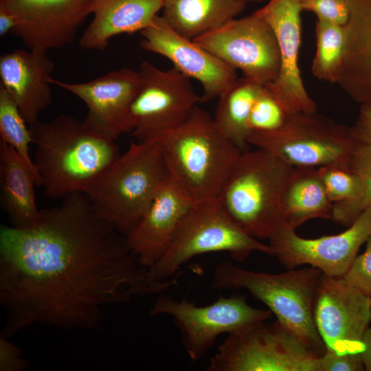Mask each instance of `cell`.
<instances>
[{"mask_svg":"<svg viewBox=\"0 0 371 371\" xmlns=\"http://www.w3.org/2000/svg\"><path fill=\"white\" fill-rule=\"evenodd\" d=\"M138 71L140 85L129 110L131 133L138 142L155 141L180 124L201 96L174 67L162 70L144 61Z\"/></svg>","mask_w":371,"mask_h":371,"instance_id":"obj_11","label":"cell"},{"mask_svg":"<svg viewBox=\"0 0 371 371\" xmlns=\"http://www.w3.org/2000/svg\"><path fill=\"white\" fill-rule=\"evenodd\" d=\"M196 203L171 178L164 183L126 236L128 247L142 266L149 269L160 259Z\"/></svg>","mask_w":371,"mask_h":371,"instance_id":"obj_19","label":"cell"},{"mask_svg":"<svg viewBox=\"0 0 371 371\" xmlns=\"http://www.w3.org/2000/svg\"><path fill=\"white\" fill-rule=\"evenodd\" d=\"M333 207L317 168L294 167L281 198L286 225L295 230L310 219H331Z\"/></svg>","mask_w":371,"mask_h":371,"instance_id":"obj_25","label":"cell"},{"mask_svg":"<svg viewBox=\"0 0 371 371\" xmlns=\"http://www.w3.org/2000/svg\"><path fill=\"white\" fill-rule=\"evenodd\" d=\"M350 17L336 83L360 106L371 107V0H347Z\"/></svg>","mask_w":371,"mask_h":371,"instance_id":"obj_21","label":"cell"},{"mask_svg":"<svg viewBox=\"0 0 371 371\" xmlns=\"http://www.w3.org/2000/svg\"><path fill=\"white\" fill-rule=\"evenodd\" d=\"M163 0H97L93 18L79 39L80 48L104 50L111 38L148 27L162 10Z\"/></svg>","mask_w":371,"mask_h":371,"instance_id":"obj_22","label":"cell"},{"mask_svg":"<svg viewBox=\"0 0 371 371\" xmlns=\"http://www.w3.org/2000/svg\"><path fill=\"white\" fill-rule=\"evenodd\" d=\"M293 169L265 150H244L232 165L218 200L247 234L269 239L286 225L281 198Z\"/></svg>","mask_w":371,"mask_h":371,"instance_id":"obj_6","label":"cell"},{"mask_svg":"<svg viewBox=\"0 0 371 371\" xmlns=\"http://www.w3.org/2000/svg\"><path fill=\"white\" fill-rule=\"evenodd\" d=\"M170 178L157 141H133L84 193L95 212L126 236Z\"/></svg>","mask_w":371,"mask_h":371,"instance_id":"obj_4","label":"cell"},{"mask_svg":"<svg viewBox=\"0 0 371 371\" xmlns=\"http://www.w3.org/2000/svg\"><path fill=\"white\" fill-rule=\"evenodd\" d=\"M155 141L171 179L195 202L218 199L243 152L198 105L180 124Z\"/></svg>","mask_w":371,"mask_h":371,"instance_id":"obj_3","label":"cell"},{"mask_svg":"<svg viewBox=\"0 0 371 371\" xmlns=\"http://www.w3.org/2000/svg\"><path fill=\"white\" fill-rule=\"evenodd\" d=\"M97 0H0V8L16 21L13 31L29 49L63 48L71 44Z\"/></svg>","mask_w":371,"mask_h":371,"instance_id":"obj_15","label":"cell"},{"mask_svg":"<svg viewBox=\"0 0 371 371\" xmlns=\"http://www.w3.org/2000/svg\"><path fill=\"white\" fill-rule=\"evenodd\" d=\"M16 26L14 16L7 10L0 8V36L3 37L9 32H13Z\"/></svg>","mask_w":371,"mask_h":371,"instance_id":"obj_38","label":"cell"},{"mask_svg":"<svg viewBox=\"0 0 371 371\" xmlns=\"http://www.w3.org/2000/svg\"><path fill=\"white\" fill-rule=\"evenodd\" d=\"M360 354H338L326 350L319 357L317 371H360L364 370Z\"/></svg>","mask_w":371,"mask_h":371,"instance_id":"obj_34","label":"cell"},{"mask_svg":"<svg viewBox=\"0 0 371 371\" xmlns=\"http://www.w3.org/2000/svg\"><path fill=\"white\" fill-rule=\"evenodd\" d=\"M263 87L245 77L237 78L218 97L214 123L243 151L249 145L248 119L251 109Z\"/></svg>","mask_w":371,"mask_h":371,"instance_id":"obj_26","label":"cell"},{"mask_svg":"<svg viewBox=\"0 0 371 371\" xmlns=\"http://www.w3.org/2000/svg\"><path fill=\"white\" fill-rule=\"evenodd\" d=\"M0 337V371H23L27 369L30 361L23 358L22 350Z\"/></svg>","mask_w":371,"mask_h":371,"instance_id":"obj_35","label":"cell"},{"mask_svg":"<svg viewBox=\"0 0 371 371\" xmlns=\"http://www.w3.org/2000/svg\"><path fill=\"white\" fill-rule=\"evenodd\" d=\"M356 142L371 147V107L360 106L357 120L350 127Z\"/></svg>","mask_w":371,"mask_h":371,"instance_id":"obj_36","label":"cell"},{"mask_svg":"<svg viewBox=\"0 0 371 371\" xmlns=\"http://www.w3.org/2000/svg\"><path fill=\"white\" fill-rule=\"evenodd\" d=\"M176 284V278L153 279L126 236L95 212L84 192L41 210L34 227L1 226V336L7 339L34 324L97 330L109 306Z\"/></svg>","mask_w":371,"mask_h":371,"instance_id":"obj_1","label":"cell"},{"mask_svg":"<svg viewBox=\"0 0 371 371\" xmlns=\"http://www.w3.org/2000/svg\"><path fill=\"white\" fill-rule=\"evenodd\" d=\"M302 11L311 12L317 20L345 26L350 17L347 0H300Z\"/></svg>","mask_w":371,"mask_h":371,"instance_id":"obj_32","label":"cell"},{"mask_svg":"<svg viewBox=\"0 0 371 371\" xmlns=\"http://www.w3.org/2000/svg\"><path fill=\"white\" fill-rule=\"evenodd\" d=\"M193 41L261 86L271 85L279 74L280 54L274 32L253 13L235 18Z\"/></svg>","mask_w":371,"mask_h":371,"instance_id":"obj_12","label":"cell"},{"mask_svg":"<svg viewBox=\"0 0 371 371\" xmlns=\"http://www.w3.org/2000/svg\"><path fill=\"white\" fill-rule=\"evenodd\" d=\"M302 12L300 0H268L253 13L270 25L277 40L280 54V72L276 80L266 87L286 115L317 111L299 67Z\"/></svg>","mask_w":371,"mask_h":371,"instance_id":"obj_16","label":"cell"},{"mask_svg":"<svg viewBox=\"0 0 371 371\" xmlns=\"http://www.w3.org/2000/svg\"><path fill=\"white\" fill-rule=\"evenodd\" d=\"M151 316L167 315L173 319L181 343L192 361L202 359L223 333L230 334L271 317L269 310L254 308L240 295L220 297L206 306L186 299L160 295L150 311Z\"/></svg>","mask_w":371,"mask_h":371,"instance_id":"obj_10","label":"cell"},{"mask_svg":"<svg viewBox=\"0 0 371 371\" xmlns=\"http://www.w3.org/2000/svg\"><path fill=\"white\" fill-rule=\"evenodd\" d=\"M26 123L14 100L0 85V139L23 157L34 172L38 186L36 170L30 154V145L32 144V135Z\"/></svg>","mask_w":371,"mask_h":371,"instance_id":"obj_29","label":"cell"},{"mask_svg":"<svg viewBox=\"0 0 371 371\" xmlns=\"http://www.w3.org/2000/svg\"><path fill=\"white\" fill-rule=\"evenodd\" d=\"M243 1L247 3H262L267 0H243Z\"/></svg>","mask_w":371,"mask_h":371,"instance_id":"obj_39","label":"cell"},{"mask_svg":"<svg viewBox=\"0 0 371 371\" xmlns=\"http://www.w3.org/2000/svg\"><path fill=\"white\" fill-rule=\"evenodd\" d=\"M243 0H163V17L177 32L194 39L235 19Z\"/></svg>","mask_w":371,"mask_h":371,"instance_id":"obj_24","label":"cell"},{"mask_svg":"<svg viewBox=\"0 0 371 371\" xmlns=\"http://www.w3.org/2000/svg\"><path fill=\"white\" fill-rule=\"evenodd\" d=\"M247 142L295 168L349 164L357 144L350 127L317 111L286 115L279 128L253 132Z\"/></svg>","mask_w":371,"mask_h":371,"instance_id":"obj_8","label":"cell"},{"mask_svg":"<svg viewBox=\"0 0 371 371\" xmlns=\"http://www.w3.org/2000/svg\"><path fill=\"white\" fill-rule=\"evenodd\" d=\"M317 170L333 203L351 200L359 194L361 180L349 164H331L317 168Z\"/></svg>","mask_w":371,"mask_h":371,"instance_id":"obj_30","label":"cell"},{"mask_svg":"<svg viewBox=\"0 0 371 371\" xmlns=\"http://www.w3.org/2000/svg\"><path fill=\"white\" fill-rule=\"evenodd\" d=\"M314 322L326 350L360 354L371 321V296L343 277L322 274L315 293Z\"/></svg>","mask_w":371,"mask_h":371,"instance_id":"obj_13","label":"cell"},{"mask_svg":"<svg viewBox=\"0 0 371 371\" xmlns=\"http://www.w3.org/2000/svg\"><path fill=\"white\" fill-rule=\"evenodd\" d=\"M315 37L316 52L312 62V74L319 80L336 83L344 56L345 26L317 20Z\"/></svg>","mask_w":371,"mask_h":371,"instance_id":"obj_27","label":"cell"},{"mask_svg":"<svg viewBox=\"0 0 371 371\" xmlns=\"http://www.w3.org/2000/svg\"><path fill=\"white\" fill-rule=\"evenodd\" d=\"M360 355L365 370L371 371V327L367 328L363 337Z\"/></svg>","mask_w":371,"mask_h":371,"instance_id":"obj_37","label":"cell"},{"mask_svg":"<svg viewBox=\"0 0 371 371\" xmlns=\"http://www.w3.org/2000/svg\"><path fill=\"white\" fill-rule=\"evenodd\" d=\"M228 334L211 357L207 371H317L319 357L277 321Z\"/></svg>","mask_w":371,"mask_h":371,"instance_id":"obj_9","label":"cell"},{"mask_svg":"<svg viewBox=\"0 0 371 371\" xmlns=\"http://www.w3.org/2000/svg\"><path fill=\"white\" fill-rule=\"evenodd\" d=\"M343 278L363 293L371 296V235L363 254L357 256Z\"/></svg>","mask_w":371,"mask_h":371,"instance_id":"obj_33","label":"cell"},{"mask_svg":"<svg viewBox=\"0 0 371 371\" xmlns=\"http://www.w3.org/2000/svg\"><path fill=\"white\" fill-rule=\"evenodd\" d=\"M286 117L280 104L269 90L263 87L253 104L249 116L250 134L277 129L284 123Z\"/></svg>","mask_w":371,"mask_h":371,"instance_id":"obj_31","label":"cell"},{"mask_svg":"<svg viewBox=\"0 0 371 371\" xmlns=\"http://www.w3.org/2000/svg\"><path fill=\"white\" fill-rule=\"evenodd\" d=\"M54 65L42 49H14L0 56L1 83L31 124L52 103L49 79Z\"/></svg>","mask_w":371,"mask_h":371,"instance_id":"obj_20","label":"cell"},{"mask_svg":"<svg viewBox=\"0 0 371 371\" xmlns=\"http://www.w3.org/2000/svg\"><path fill=\"white\" fill-rule=\"evenodd\" d=\"M34 164L45 195L63 199L87 187L120 156L115 141L104 138L75 117L60 114L30 124Z\"/></svg>","mask_w":371,"mask_h":371,"instance_id":"obj_2","label":"cell"},{"mask_svg":"<svg viewBox=\"0 0 371 371\" xmlns=\"http://www.w3.org/2000/svg\"><path fill=\"white\" fill-rule=\"evenodd\" d=\"M349 166L361 180V189L354 199L333 203L331 219L350 226L364 211L371 208V147L357 142Z\"/></svg>","mask_w":371,"mask_h":371,"instance_id":"obj_28","label":"cell"},{"mask_svg":"<svg viewBox=\"0 0 371 371\" xmlns=\"http://www.w3.org/2000/svg\"><path fill=\"white\" fill-rule=\"evenodd\" d=\"M219 251L229 253L239 262L254 251L273 255L269 245L243 232L218 199L207 200L196 202L188 212L164 255L148 269L149 273L154 280H168L194 257Z\"/></svg>","mask_w":371,"mask_h":371,"instance_id":"obj_7","label":"cell"},{"mask_svg":"<svg viewBox=\"0 0 371 371\" xmlns=\"http://www.w3.org/2000/svg\"><path fill=\"white\" fill-rule=\"evenodd\" d=\"M371 235V208L361 213L344 232L308 239L285 225L269 238L273 255L286 268L308 265L324 274L343 277Z\"/></svg>","mask_w":371,"mask_h":371,"instance_id":"obj_14","label":"cell"},{"mask_svg":"<svg viewBox=\"0 0 371 371\" xmlns=\"http://www.w3.org/2000/svg\"><path fill=\"white\" fill-rule=\"evenodd\" d=\"M49 82L83 101L87 113L82 122L93 133L113 141L131 133L129 110L140 85L138 70L124 67L79 83L51 77Z\"/></svg>","mask_w":371,"mask_h":371,"instance_id":"obj_17","label":"cell"},{"mask_svg":"<svg viewBox=\"0 0 371 371\" xmlns=\"http://www.w3.org/2000/svg\"><path fill=\"white\" fill-rule=\"evenodd\" d=\"M322 273L312 266L276 274L251 271L223 262L214 271L212 286L216 289L248 291L269 308L286 330L320 357L326 346L314 322L313 307Z\"/></svg>","mask_w":371,"mask_h":371,"instance_id":"obj_5","label":"cell"},{"mask_svg":"<svg viewBox=\"0 0 371 371\" xmlns=\"http://www.w3.org/2000/svg\"><path fill=\"white\" fill-rule=\"evenodd\" d=\"M140 46L168 59L184 76L203 87L201 102L218 98L236 79L235 69L213 54L172 29L163 16L140 32Z\"/></svg>","mask_w":371,"mask_h":371,"instance_id":"obj_18","label":"cell"},{"mask_svg":"<svg viewBox=\"0 0 371 371\" xmlns=\"http://www.w3.org/2000/svg\"><path fill=\"white\" fill-rule=\"evenodd\" d=\"M1 203L10 227L23 229L35 227L41 218L36 205L34 172L23 157L0 139Z\"/></svg>","mask_w":371,"mask_h":371,"instance_id":"obj_23","label":"cell"}]
</instances>
